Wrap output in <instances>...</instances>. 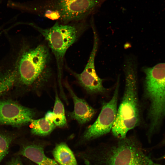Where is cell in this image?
Here are the masks:
<instances>
[{
  "label": "cell",
  "instance_id": "20",
  "mask_svg": "<svg viewBox=\"0 0 165 165\" xmlns=\"http://www.w3.org/2000/svg\"><path fill=\"white\" fill-rule=\"evenodd\" d=\"M153 165H161V164H156V163H154V164H153Z\"/></svg>",
  "mask_w": 165,
  "mask_h": 165
},
{
  "label": "cell",
  "instance_id": "3",
  "mask_svg": "<svg viewBox=\"0 0 165 165\" xmlns=\"http://www.w3.org/2000/svg\"><path fill=\"white\" fill-rule=\"evenodd\" d=\"M84 158L93 165H153L134 136L101 144L85 153Z\"/></svg>",
  "mask_w": 165,
  "mask_h": 165
},
{
  "label": "cell",
  "instance_id": "8",
  "mask_svg": "<svg viewBox=\"0 0 165 165\" xmlns=\"http://www.w3.org/2000/svg\"><path fill=\"white\" fill-rule=\"evenodd\" d=\"M93 33V48L83 71L81 73H77L66 65L65 67L88 93L90 94H103L105 93L107 90L103 86V79L98 76L96 71L95 59L98 48V38L97 32L94 31Z\"/></svg>",
  "mask_w": 165,
  "mask_h": 165
},
{
  "label": "cell",
  "instance_id": "19",
  "mask_svg": "<svg viewBox=\"0 0 165 165\" xmlns=\"http://www.w3.org/2000/svg\"><path fill=\"white\" fill-rule=\"evenodd\" d=\"M83 160L85 165H93L87 159L83 158Z\"/></svg>",
  "mask_w": 165,
  "mask_h": 165
},
{
  "label": "cell",
  "instance_id": "14",
  "mask_svg": "<svg viewBox=\"0 0 165 165\" xmlns=\"http://www.w3.org/2000/svg\"><path fill=\"white\" fill-rule=\"evenodd\" d=\"M53 122L56 126L63 127L67 125V123L65 115L64 105L56 92L55 100L53 111Z\"/></svg>",
  "mask_w": 165,
  "mask_h": 165
},
{
  "label": "cell",
  "instance_id": "11",
  "mask_svg": "<svg viewBox=\"0 0 165 165\" xmlns=\"http://www.w3.org/2000/svg\"><path fill=\"white\" fill-rule=\"evenodd\" d=\"M18 154L25 157L38 165H59L54 160L47 157L41 144L31 143L23 146Z\"/></svg>",
  "mask_w": 165,
  "mask_h": 165
},
{
  "label": "cell",
  "instance_id": "12",
  "mask_svg": "<svg viewBox=\"0 0 165 165\" xmlns=\"http://www.w3.org/2000/svg\"><path fill=\"white\" fill-rule=\"evenodd\" d=\"M52 153L55 161L60 165H78L75 155L64 142L56 145Z\"/></svg>",
  "mask_w": 165,
  "mask_h": 165
},
{
  "label": "cell",
  "instance_id": "21",
  "mask_svg": "<svg viewBox=\"0 0 165 165\" xmlns=\"http://www.w3.org/2000/svg\"><path fill=\"white\" fill-rule=\"evenodd\" d=\"M163 144L165 145V138L164 139V140L163 141Z\"/></svg>",
  "mask_w": 165,
  "mask_h": 165
},
{
  "label": "cell",
  "instance_id": "4",
  "mask_svg": "<svg viewBox=\"0 0 165 165\" xmlns=\"http://www.w3.org/2000/svg\"><path fill=\"white\" fill-rule=\"evenodd\" d=\"M123 70L125 78L124 91L111 130L113 135L119 139L126 137L128 131L139 125L141 120L138 91L137 64L134 57L127 58Z\"/></svg>",
  "mask_w": 165,
  "mask_h": 165
},
{
  "label": "cell",
  "instance_id": "2",
  "mask_svg": "<svg viewBox=\"0 0 165 165\" xmlns=\"http://www.w3.org/2000/svg\"><path fill=\"white\" fill-rule=\"evenodd\" d=\"M108 0H30L20 2V11L63 24L86 20Z\"/></svg>",
  "mask_w": 165,
  "mask_h": 165
},
{
  "label": "cell",
  "instance_id": "18",
  "mask_svg": "<svg viewBox=\"0 0 165 165\" xmlns=\"http://www.w3.org/2000/svg\"><path fill=\"white\" fill-rule=\"evenodd\" d=\"M45 117L53 122L54 116L53 112L50 111H48L46 114Z\"/></svg>",
  "mask_w": 165,
  "mask_h": 165
},
{
  "label": "cell",
  "instance_id": "1",
  "mask_svg": "<svg viewBox=\"0 0 165 165\" xmlns=\"http://www.w3.org/2000/svg\"><path fill=\"white\" fill-rule=\"evenodd\" d=\"M55 68L53 56L41 35L24 50L18 65L17 78L22 86L39 90L52 80Z\"/></svg>",
  "mask_w": 165,
  "mask_h": 165
},
{
  "label": "cell",
  "instance_id": "5",
  "mask_svg": "<svg viewBox=\"0 0 165 165\" xmlns=\"http://www.w3.org/2000/svg\"><path fill=\"white\" fill-rule=\"evenodd\" d=\"M31 25L45 40L53 56L58 82L62 88L65 53L88 28L89 24L86 20L67 24L56 22L53 26L47 28L32 24Z\"/></svg>",
  "mask_w": 165,
  "mask_h": 165
},
{
  "label": "cell",
  "instance_id": "22",
  "mask_svg": "<svg viewBox=\"0 0 165 165\" xmlns=\"http://www.w3.org/2000/svg\"><path fill=\"white\" fill-rule=\"evenodd\" d=\"M162 158H163V159H165V154L164 155L163 157Z\"/></svg>",
  "mask_w": 165,
  "mask_h": 165
},
{
  "label": "cell",
  "instance_id": "16",
  "mask_svg": "<svg viewBox=\"0 0 165 165\" xmlns=\"http://www.w3.org/2000/svg\"><path fill=\"white\" fill-rule=\"evenodd\" d=\"M16 136L14 133L0 131V163L8 153L10 146Z\"/></svg>",
  "mask_w": 165,
  "mask_h": 165
},
{
  "label": "cell",
  "instance_id": "13",
  "mask_svg": "<svg viewBox=\"0 0 165 165\" xmlns=\"http://www.w3.org/2000/svg\"><path fill=\"white\" fill-rule=\"evenodd\" d=\"M31 133L35 135L45 136L49 135L54 130L56 126L53 122L45 117L32 119L30 123Z\"/></svg>",
  "mask_w": 165,
  "mask_h": 165
},
{
  "label": "cell",
  "instance_id": "6",
  "mask_svg": "<svg viewBox=\"0 0 165 165\" xmlns=\"http://www.w3.org/2000/svg\"><path fill=\"white\" fill-rule=\"evenodd\" d=\"M144 95L149 101V129L155 130L165 116V63L144 68Z\"/></svg>",
  "mask_w": 165,
  "mask_h": 165
},
{
  "label": "cell",
  "instance_id": "9",
  "mask_svg": "<svg viewBox=\"0 0 165 165\" xmlns=\"http://www.w3.org/2000/svg\"><path fill=\"white\" fill-rule=\"evenodd\" d=\"M35 115L34 109L10 99L0 100V126L19 127L30 123Z\"/></svg>",
  "mask_w": 165,
  "mask_h": 165
},
{
  "label": "cell",
  "instance_id": "15",
  "mask_svg": "<svg viewBox=\"0 0 165 165\" xmlns=\"http://www.w3.org/2000/svg\"><path fill=\"white\" fill-rule=\"evenodd\" d=\"M16 79L17 73L15 71H9L0 73V96L12 88Z\"/></svg>",
  "mask_w": 165,
  "mask_h": 165
},
{
  "label": "cell",
  "instance_id": "17",
  "mask_svg": "<svg viewBox=\"0 0 165 165\" xmlns=\"http://www.w3.org/2000/svg\"><path fill=\"white\" fill-rule=\"evenodd\" d=\"M6 165H24L19 156L13 157L7 163Z\"/></svg>",
  "mask_w": 165,
  "mask_h": 165
},
{
  "label": "cell",
  "instance_id": "10",
  "mask_svg": "<svg viewBox=\"0 0 165 165\" xmlns=\"http://www.w3.org/2000/svg\"><path fill=\"white\" fill-rule=\"evenodd\" d=\"M64 84L72 97L74 105L73 111L68 112V116L81 125L89 122L96 114V110L84 100L78 97L66 80Z\"/></svg>",
  "mask_w": 165,
  "mask_h": 165
},
{
  "label": "cell",
  "instance_id": "7",
  "mask_svg": "<svg viewBox=\"0 0 165 165\" xmlns=\"http://www.w3.org/2000/svg\"><path fill=\"white\" fill-rule=\"evenodd\" d=\"M119 85V78L112 98L109 101L103 103L97 119L86 129L82 135L80 140L82 143L99 138L112 130L117 115Z\"/></svg>",
  "mask_w": 165,
  "mask_h": 165
}]
</instances>
